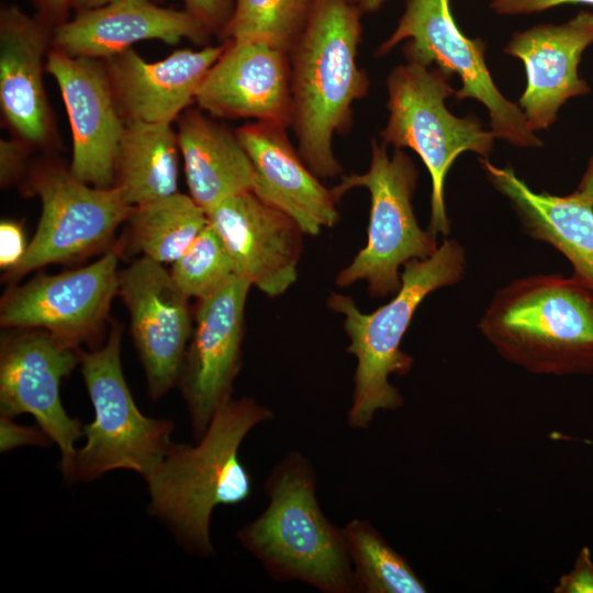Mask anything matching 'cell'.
<instances>
[{
	"instance_id": "obj_1",
	"label": "cell",
	"mask_w": 593,
	"mask_h": 593,
	"mask_svg": "<svg viewBox=\"0 0 593 593\" xmlns=\"http://www.w3.org/2000/svg\"><path fill=\"white\" fill-rule=\"evenodd\" d=\"M361 13L349 0H312L304 30L289 54L298 152L321 178L342 174L333 137L347 132L353 104L369 88L357 61Z\"/></svg>"
},
{
	"instance_id": "obj_37",
	"label": "cell",
	"mask_w": 593,
	"mask_h": 593,
	"mask_svg": "<svg viewBox=\"0 0 593 593\" xmlns=\"http://www.w3.org/2000/svg\"><path fill=\"white\" fill-rule=\"evenodd\" d=\"M575 191L593 205V155L589 159L585 171Z\"/></svg>"
},
{
	"instance_id": "obj_16",
	"label": "cell",
	"mask_w": 593,
	"mask_h": 593,
	"mask_svg": "<svg viewBox=\"0 0 593 593\" xmlns=\"http://www.w3.org/2000/svg\"><path fill=\"white\" fill-rule=\"evenodd\" d=\"M206 215L237 277L271 298L296 281L303 232L287 214L246 191L221 201Z\"/></svg>"
},
{
	"instance_id": "obj_17",
	"label": "cell",
	"mask_w": 593,
	"mask_h": 593,
	"mask_svg": "<svg viewBox=\"0 0 593 593\" xmlns=\"http://www.w3.org/2000/svg\"><path fill=\"white\" fill-rule=\"evenodd\" d=\"M224 45L197 93L199 108L217 118L290 126L289 53L262 42L227 41Z\"/></svg>"
},
{
	"instance_id": "obj_9",
	"label": "cell",
	"mask_w": 593,
	"mask_h": 593,
	"mask_svg": "<svg viewBox=\"0 0 593 593\" xmlns=\"http://www.w3.org/2000/svg\"><path fill=\"white\" fill-rule=\"evenodd\" d=\"M402 41L406 60L458 76L461 88L454 97L474 99L488 110L490 127L496 138L515 147L542 146L518 104L507 100L495 86L488 69L483 41L467 37L455 22L450 0H407L391 36L377 55L389 53Z\"/></svg>"
},
{
	"instance_id": "obj_30",
	"label": "cell",
	"mask_w": 593,
	"mask_h": 593,
	"mask_svg": "<svg viewBox=\"0 0 593 593\" xmlns=\"http://www.w3.org/2000/svg\"><path fill=\"white\" fill-rule=\"evenodd\" d=\"M555 593H593V559L588 546L581 548L572 568L562 574Z\"/></svg>"
},
{
	"instance_id": "obj_20",
	"label": "cell",
	"mask_w": 593,
	"mask_h": 593,
	"mask_svg": "<svg viewBox=\"0 0 593 593\" xmlns=\"http://www.w3.org/2000/svg\"><path fill=\"white\" fill-rule=\"evenodd\" d=\"M235 132L254 168L256 197L291 217L303 234L317 235L338 221L333 190L306 166L284 127L256 122Z\"/></svg>"
},
{
	"instance_id": "obj_15",
	"label": "cell",
	"mask_w": 593,
	"mask_h": 593,
	"mask_svg": "<svg viewBox=\"0 0 593 593\" xmlns=\"http://www.w3.org/2000/svg\"><path fill=\"white\" fill-rule=\"evenodd\" d=\"M118 294L130 312L148 392L156 400L179 380L191 336L189 298L163 264L145 256L119 272Z\"/></svg>"
},
{
	"instance_id": "obj_35",
	"label": "cell",
	"mask_w": 593,
	"mask_h": 593,
	"mask_svg": "<svg viewBox=\"0 0 593 593\" xmlns=\"http://www.w3.org/2000/svg\"><path fill=\"white\" fill-rule=\"evenodd\" d=\"M575 3L593 5V0H492L491 8L500 15H523Z\"/></svg>"
},
{
	"instance_id": "obj_25",
	"label": "cell",
	"mask_w": 593,
	"mask_h": 593,
	"mask_svg": "<svg viewBox=\"0 0 593 593\" xmlns=\"http://www.w3.org/2000/svg\"><path fill=\"white\" fill-rule=\"evenodd\" d=\"M178 136L169 123L125 122L114 186L138 206L178 192Z\"/></svg>"
},
{
	"instance_id": "obj_7",
	"label": "cell",
	"mask_w": 593,
	"mask_h": 593,
	"mask_svg": "<svg viewBox=\"0 0 593 593\" xmlns=\"http://www.w3.org/2000/svg\"><path fill=\"white\" fill-rule=\"evenodd\" d=\"M121 335L115 324L102 347L79 349L94 418L83 426L86 445L76 449L63 473L70 483L90 481L114 469L132 470L145 479L174 446L172 422L145 416L133 400L121 365Z\"/></svg>"
},
{
	"instance_id": "obj_33",
	"label": "cell",
	"mask_w": 593,
	"mask_h": 593,
	"mask_svg": "<svg viewBox=\"0 0 593 593\" xmlns=\"http://www.w3.org/2000/svg\"><path fill=\"white\" fill-rule=\"evenodd\" d=\"M27 245L23 227L10 220L0 223V266L5 271L14 268L23 258Z\"/></svg>"
},
{
	"instance_id": "obj_28",
	"label": "cell",
	"mask_w": 593,
	"mask_h": 593,
	"mask_svg": "<svg viewBox=\"0 0 593 593\" xmlns=\"http://www.w3.org/2000/svg\"><path fill=\"white\" fill-rule=\"evenodd\" d=\"M312 0H235L223 32L228 41L262 42L290 54L307 21Z\"/></svg>"
},
{
	"instance_id": "obj_31",
	"label": "cell",
	"mask_w": 593,
	"mask_h": 593,
	"mask_svg": "<svg viewBox=\"0 0 593 593\" xmlns=\"http://www.w3.org/2000/svg\"><path fill=\"white\" fill-rule=\"evenodd\" d=\"M186 10L211 32H224L234 11L235 0H182Z\"/></svg>"
},
{
	"instance_id": "obj_5",
	"label": "cell",
	"mask_w": 593,
	"mask_h": 593,
	"mask_svg": "<svg viewBox=\"0 0 593 593\" xmlns=\"http://www.w3.org/2000/svg\"><path fill=\"white\" fill-rule=\"evenodd\" d=\"M466 270L463 246L446 238L429 257L403 266L400 289L372 313H362L350 296L331 294L328 306L344 315L350 340L347 351L357 359L347 413L351 428L366 429L378 411L403 406L402 394L389 380L392 374H407L413 366V358L401 349L403 336L419 304L434 291L460 282Z\"/></svg>"
},
{
	"instance_id": "obj_26",
	"label": "cell",
	"mask_w": 593,
	"mask_h": 593,
	"mask_svg": "<svg viewBox=\"0 0 593 593\" xmlns=\"http://www.w3.org/2000/svg\"><path fill=\"white\" fill-rule=\"evenodd\" d=\"M126 221L133 245L163 265L182 256L209 223L206 212L180 192L134 206Z\"/></svg>"
},
{
	"instance_id": "obj_12",
	"label": "cell",
	"mask_w": 593,
	"mask_h": 593,
	"mask_svg": "<svg viewBox=\"0 0 593 593\" xmlns=\"http://www.w3.org/2000/svg\"><path fill=\"white\" fill-rule=\"evenodd\" d=\"M78 363L79 348L46 331L11 328L1 337V415H33L60 449L63 473L71 463L75 441L83 435L80 421L68 416L60 400L61 380Z\"/></svg>"
},
{
	"instance_id": "obj_18",
	"label": "cell",
	"mask_w": 593,
	"mask_h": 593,
	"mask_svg": "<svg viewBox=\"0 0 593 593\" xmlns=\"http://www.w3.org/2000/svg\"><path fill=\"white\" fill-rule=\"evenodd\" d=\"M593 44V13L580 11L562 24L515 32L504 47L521 59L526 88L517 104L534 132L548 128L567 100L590 92L579 75L583 52Z\"/></svg>"
},
{
	"instance_id": "obj_22",
	"label": "cell",
	"mask_w": 593,
	"mask_h": 593,
	"mask_svg": "<svg viewBox=\"0 0 593 593\" xmlns=\"http://www.w3.org/2000/svg\"><path fill=\"white\" fill-rule=\"evenodd\" d=\"M49 24L10 4L0 13V107L16 138L30 147L46 145L52 112L43 85Z\"/></svg>"
},
{
	"instance_id": "obj_10",
	"label": "cell",
	"mask_w": 593,
	"mask_h": 593,
	"mask_svg": "<svg viewBox=\"0 0 593 593\" xmlns=\"http://www.w3.org/2000/svg\"><path fill=\"white\" fill-rule=\"evenodd\" d=\"M27 187L40 198L42 211L23 258L7 271L10 280L101 248L134 209L118 187H92L57 164L36 166Z\"/></svg>"
},
{
	"instance_id": "obj_11",
	"label": "cell",
	"mask_w": 593,
	"mask_h": 593,
	"mask_svg": "<svg viewBox=\"0 0 593 593\" xmlns=\"http://www.w3.org/2000/svg\"><path fill=\"white\" fill-rule=\"evenodd\" d=\"M119 253L110 249L97 261L57 275H37L9 289L0 303L7 329H43L79 348L96 338L118 294Z\"/></svg>"
},
{
	"instance_id": "obj_29",
	"label": "cell",
	"mask_w": 593,
	"mask_h": 593,
	"mask_svg": "<svg viewBox=\"0 0 593 593\" xmlns=\"http://www.w3.org/2000/svg\"><path fill=\"white\" fill-rule=\"evenodd\" d=\"M169 271L180 290L198 300L213 294L236 276L232 258L210 223Z\"/></svg>"
},
{
	"instance_id": "obj_6",
	"label": "cell",
	"mask_w": 593,
	"mask_h": 593,
	"mask_svg": "<svg viewBox=\"0 0 593 593\" xmlns=\"http://www.w3.org/2000/svg\"><path fill=\"white\" fill-rule=\"evenodd\" d=\"M451 76L413 60L399 65L388 77L389 120L381 131L382 143L395 149L414 150L432 180L428 231L435 236L450 233L445 205V180L455 160L466 152L488 158L495 135L473 116L449 112L445 100L455 94Z\"/></svg>"
},
{
	"instance_id": "obj_2",
	"label": "cell",
	"mask_w": 593,
	"mask_h": 593,
	"mask_svg": "<svg viewBox=\"0 0 593 593\" xmlns=\"http://www.w3.org/2000/svg\"><path fill=\"white\" fill-rule=\"evenodd\" d=\"M273 413L254 399H228L215 412L197 446L174 444L145 478L150 512L164 521L190 552L208 557L214 549L210 521L219 505H237L253 494V479L239 447Z\"/></svg>"
},
{
	"instance_id": "obj_27",
	"label": "cell",
	"mask_w": 593,
	"mask_h": 593,
	"mask_svg": "<svg viewBox=\"0 0 593 593\" xmlns=\"http://www.w3.org/2000/svg\"><path fill=\"white\" fill-rule=\"evenodd\" d=\"M357 592L425 593L427 586L409 561L365 519L343 527Z\"/></svg>"
},
{
	"instance_id": "obj_21",
	"label": "cell",
	"mask_w": 593,
	"mask_h": 593,
	"mask_svg": "<svg viewBox=\"0 0 593 593\" xmlns=\"http://www.w3.org/2000/svg\"><path fill=\"white\" fill-rule=\"evenodd\" d=\"M224 46L177 49L154 63L131 47L103 60L124 121L171 124L195 101Z\"/></svg>"
},
{
	"instance_id": "obj_3",
	"label": "cell",
	"mask_w": 593,
	"mask_h": 593,
	"mask_svg": "<svg viewBox=\"0 0 593 593\" xmlns=\"http://www.w3.org/2000/svg\"><path fill=\"white\" fill-rule=\"evenodd\" d=\"M478 327L504 360L533 374L593 373V290L573 275L512 280L495 291Z\"/></svg>"
},
{
	"instance_id": "obj_14",
	"label": "cell",
	"mask_w": 593,
	"mask_h": 593,
	"mask_svg": "<svg viewBox=\"0 0 593 593\" xmlns=\"http://www.w3.org/2000/svg\"><path fill=\"white\" fill-rule=\"evenodd\" d=\"M45 70L57 82L70 123L72 158L69 171L92 187H114L125 121L104 61L70 56L53 47L46 55Z\"/></svg>"
},
{
	"instance_id": "obj_38",
	"label": "cell",
	"mask_w": 593,
	"mask_h": 593,
	"mask_svg": "<svg viewBox=\"0 0 593 593\" xmlns=\"http://www.w3.org/2000/svg\"><path fill=\"white\" fill-rule=\"evenodd\" d=\"M112 1L114 0H71V8H75L79 12L102 7Z\"/></svg>"
},
{
	"instance_id": "obj_4",
	"label": "cell",
	"mask_w": 593,
	"mask_h": 593,
	"mask_svg": "<svg viewBox=\"0 0 593 593\" xmlns=\"http://www.w3.org/2000/svg\"><path fill=\"white\" fill-rule=\"evenodd\" d=\"M268 506L237 533L276 581H301L324 593L357 592L343 528L323 513L312 463L290 451L265 481Z\"/></svg>"
},
{
	"instance_id": "obj_32",
	"label": "cell",
	"mask_w": 593,
	"mask_h": 593,
	"mask_svg": "<svg viewBox=\"0 0 593 593\" xmlns=\"http://www.w3.org/2000/svg\"><path fill=\"white\" fill-rule=\"evenodd\" d=\"M19 138L0 141V182L8 187L15 182L24 172L27 149Z\"/></svg>"
},
{
	"instance_id": "obj_19",
	"label": "cell",
	"mask_w": 593,
	"mask_h": 593,
	"mask_svg": "<svg viewBox=\"0 0 593 593\" xmlns=\"http://www.w3.org/2000/svg\"><path fill=\"white\" fill-rule=\"evenodd\" d=\"M210 32L188 10L163 8L152 0H114L54 26L52 43L70 56L105 60L142 41L175 45L187 38L202 45Z\"/></svg>"
},
{
	"instance_id": "obj_23",
	"label": "cell",
	"mask_w": 593,
	"mask_h": 593,
	"mask_svg": "<svg viewBox=\"0 0 593 593\" xmlns=\"http://www.w3.org/2000/svg\"><path fill=\"white\" fill-rule=\"evenodd\" d=\"M480 163L492 187L510 201L526 234L563 255L572 275L593 290V205L575 190L567 195L535 192L511 167H497L486 158Z\"/></svg>"
},
{
	"instance_id": "obj_39",
	"label": "cell",
	"mask_w": 593,
	"mask_h": 593,
	"mask_svg": "<svg viewBox=\"0 0 593 593\" xmlns=\"http://www.w3.org/2000/svg\"><path fill=\"white\" fill-rule=\"evenodd\" d=\"M361 12L372 13L381 8L385 0H349Z\"/></svg>"
},
{
	"instance_id": "obj_36",
	"label": "cell",
	"mask_w": 593,
	"mask_h": 593,
	"mask_svg": "<svg viewBox=\"0 0 593 593\" xmlns=\"http://www.w3.org/2000/svg\"><path fill=\"white\" fill-rule=\"evenodd\" d=\"M38 16L51 26H56L66 21L71 0H35Z\"/></svg>"
},
{
	"instance_id": "obj_8",
	"label": "cell",
	"mask_w": 593,
	"mask_h": 593,
	"mask_svg": "<svg viewBox=\"0 0 593 593\" xmlns=\"http://www.w3.org/2000/svg\"><path fill=\"white\" fill-rule=\"evenodd\" d=\"M417 179L416 166L402 149L390 156L385 144L372 139L369 169L345 176L332 189L337 200L356 187L370 193L367 244L337 275V286L366 281L371 296L394 295L401 287V266L437 250V236L423 230L414 213Z\"/></svg>"
},
{
	"instance_id": "obj_24",
	"label": "cell",
	"mask_w": 593,
	"mask_h": 593,
	"mask_svg": "<svg viewBox=\"0 0 593 593\" xmlns=\"http://www.w3.org/2000/svg\"><path fill=\"white\" fill-rule=\"evenodd\" d=\"M177 136L190 197L205 212L251 191L254 168L236 132L201 111L186 110L178 118Z\"/></svg>"
},
{
	"instance_id": "obj_34",
	"label": "cell",
	"mask_w": 593,
	"mask_h": 593,
	"mask_svg": "<svg viewBox=\"0 0 593 593\" xmlns=\"http://www.w3.org/2000/svg\"><path fill=\"white\" fill-rule=\"evenodd\" d=\"M0 430L2 452L24 445L47 446L49 444L48 436L42 429L18 425L9 416L1 415Z\"/></svg>"
},
{
	"instance_id": "obj_13",
	"label": "cell",
	"mask_w": 593,
	"mask_h": 593,
	"mask_svg": "<svg viewBox=\"0 0 593 593\" xmlns=\"http://www.w3.org/2000/svg\"><path fill=\"white\" fill-rule=\"evenodd\" d=\"M250 287L249 281L235 276L213 294L198 300L194 328L178 380L197 440L215 412L232 398L240 369L244 311Z\"/></svg>"
}]
</instances>
